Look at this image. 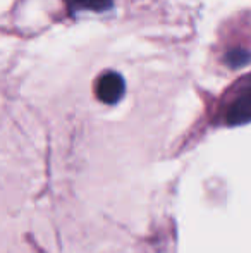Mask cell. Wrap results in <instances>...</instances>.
I'll list each match as a JSON object with an SVG mask.
<instances>
[{
    "instance_id": "6da1fadb",
    "label": "cell",
    "mask_w": 251,
    "mask_h": 253,
    "mask_svg": "<svg viewBox=\"0 0 251 253\" xmlns=\"http://www.w3.org/2000/svg\"><path fill=\"white\" fill-rule=\"evenodd\" d=\"M225 124L229 126H243L251 123V74L245 76L234 86L224 112Z\"/></svg>"
},
{
    "instance_id": "7a4b0ae2",
    "label": "cell",
    "mask_w": 251,
    "mask_h": 253,
    "mask_svg": "<svg viewBox=\"0 0 251 253\" xmlns=\"http://www.w3.org/2000/svg\"><path fill=\"white\" fill-rule=\"evenodd\" d=\"M126 93V83L124 78L119 73H105L97 81V97L100 102L107 105H114L124 97Z\"/></svg>"
},
{
    "instance_id": "3957f363",
    "label": "cell",
    "mask_w": 251,
    "mask_h": 253,
    "mask_svg": "<svg viewBox=\"0 0 251 253\" xmlns=\"http://www.w3.org/2000/svg\"><path fill=\"white\" fill-rule=\"evenodd\" d=\"M71 12L91 10V12H107L114 7V0H66Z\"/></svg>"
},
{
    "instance_id": "277c9868",
    "label": "cell",
    "mask_w": 251,
    "mask_h": 253,
    "mask_svg": "<svg viewBox=\"0 0 251 253\" xmlns=\"http://www.w3.org/2000/svg\"><path fill=\"white\" fill-rule=\"evenodd\" d=\"M225 60L231 67H241L251 60V53L248 50H231L225 57Z\"/></svg>"
}]
</instances>
